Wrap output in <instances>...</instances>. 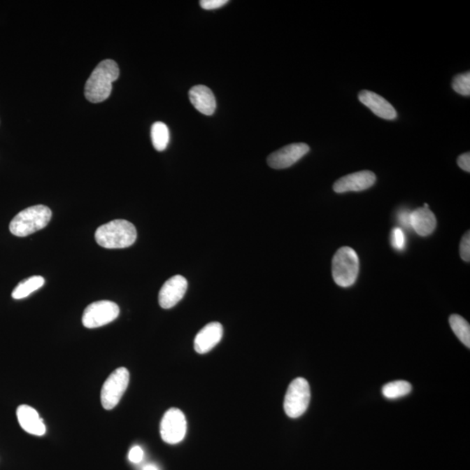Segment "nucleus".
I'll use <instances>...</instances> for the list:
<instances>
[{
    "mask_svg": "<svg viewBox=\"0 0 470 470\" xmlns=\"http://www.w3.org/2000/svg\"><path fill=\"white\" fill-rule=\"evenodd\" d=\"M120 76L119 66L112 59H105L99 64L85 87V96L88 101L101 103L111 95L113 83Z\"/></svg>",
    "mask_w": 470,
    "mask_h": 470,
    "instance_id": "obj_1",
    "label": "nucleus"
},
{
    "mask_svg": "<svg viewBox=\"0 0 470 470\" xmlns=\"http://www.w3.org/2000/svg\"><path fill=\"white\" fill-rule=\"evenodd\" d=\"M137 230L126 220H115L96 230L95 240L102 248L119 249L131 247L136 241Z\"/></svg>",
    "mask_w": 470,
    "mask_h": 470,
    "instance_id": "obj_2",
    "label": "nucleus"
},
{
    "mask_svg": "<svg viewBox=\"0 0 470 470\" xmlns=\"http://www.w3.org/2000/svg\"><path fill=\"white\" fill-rule=\"evenodd\" d=\"M51 209L44 205L29 206L17 213L10 223V232L17 237H26L48 225Z\"/></svg>",
    "mask_w": 470,
    "mask_h": 470,
    "instance_id": "obj_3",
    "label": "nucleus"
},
{
    "mask_svg": "<svg viewBox=\"0 0 470 470\" xmlns=\"http://www.w3.org/2000/svg\"><path fill=\"white\" fill-rule=\"evenodd\" d=\"M359 262L354 249L343 247L338 249L332 261V276L338 286H352L357 279Z\"/></svg>",
    "mask_w": 470,
    "mask_h": 470,
    "instance_id": "obj_4",
    "label": "nucleus"
},
{
    "mask_svg": "<svg viewBox=\"0 0 470 470\" xmlns=\"http://www.w3.org/2000/svg\"><path fill=\"white\" fill-rule=\"evenodd\" d=\"M311 392L308 380L299 377L288 386L284 400V411L290 418H298L304 414L311 402Z\"/></svg>",
    "mask_w": 470,
    "mask_h": 470,
    "instance_id": "obj_5",
    "label": "nucleus"
},
{
    "mask_svg": "<svg viewBox=\"0 0 470 470\" xmlns=\"http://www.w3.org/2000/svg\"><path fill=\"white\" fill-rule=\"evenodd\" d=\"M129 380L130 373L126 368L117 369L108 376L101 389V401L103 408L106 411H111L119 404Z\"/></svg>",
    "mask_w": 470,
    "mask_h": 470,
    "instance_id": "obj_6",
    "label": "nucleus"
},
{
    "mask_svg": "<svg viewBox=\"0 0 470 470\" xmlns=\"http://www.w3.org/2000/svg\"><path fill=\"white\" fill-rule=\"evenodd\" d=\"M120 315V308L115 302L99 301L85 309L82 323L87 329H97L113 322Z\"/></svg>",
    "mask_w": 470,
    "mask_h": 470,
    "instance_id": "obj_7",
    "label": "nucleus"
},
{
    "mask_svg": "<svg viewBox=\"0 0 470 470\" xmlns=\"http://www.w3.org/2000/svg\"><path fill=\"white\" fill-rule=\"evenodd\" d=\"M187 420L179 408H170L163 415L160 422V436L169 444L180 443L187 434Z\"/></svg>",
    "mask_w": 470,
    "mask_h": 470,
    "instance_id": "obj_8",
    "label": "nucleus"
},
{
    "mask_svg": "<svg viewBox=\"0 0 470 470\" xmlns=\"http://www.w3.org/2000/svg\"><path fill=\"white\" fill-rule=\"evenodd\" d=\"M311 151L305 143H294L279 149L268 158V164L273 169H287L297 163Z\"/></svg>",
    "mask_w": 470,
    "mask_h": 470,
    "instance_id": "obj_9",
    "label": "nucleus"
},
{
    "mask_svg": "<svg viewBox=\"0 0 470 470\" xmlns=\"http://www.w3.org/2000/svg\"><path fill=\"white\" fill-rule=\"evenodd\" d=\"M376 181V174L371 171H359V172L340 178L334 184L333 190L337 194H344L348 193V192H361L373 187Z\"/></svg>",
    "mask_w": 470,
    "mask_h": 470,
    "instance_id": "obj_10",
    "label": "nucleus"
},
{
    "mask_svg": "<svg viewBox=\"0 0 470 470\" xmlns=\"http://www.w3.org/2000/svg\"><path fill=\"white\" fill-rule=\"evenodd\" d=\"M187 280L183 276H174L164 283L159 293V304L165 309L172 308L183 300L187 290Z\"/></svg>",
    "mask_w": 470,
    "mask_h": 470,
    "instance_id": "obj_11",
    "label": "nucleus"
},
{
    "mask_svg": "<svg viewBox=\"0 0 470 470\" xmlns=\"http://www.w3.org/2000/svg\"><path fill=\"white\" fill-rule=\"evenodd\" d=\"M359 101L369 108L376 116L384 120H395L397 118V110L387 99L376 92L364 90L359 92Z\"/></svg>",
    "mask_w": 470,
    "mask_h": 470,
    "instance_id": "obj_12",
    "label": "nucleus"
},
{
    "mask_svg": "<svg viewBox=\"0 0 470 470\" xmlns=\"http://www.w3.org/2000/svg\"><path fill=\"white\" fill-rule=\"evenodd\" d=\"M223 327L219 322L206 324L194 339V350L198 354H206L222 341Z\"/></svg>",
    "mask_w": 470,
    "mask_h": 470,
    "instance_id": "obj_13",
    "label": "nucleus"
},
{
    "mask_svg": "<svg viewBox=\"0 0 470 470\" xmlns=\"http://www.w3.org/2000/svg\"><path fill=\"white\" fill-rule=\"evenodd\" d=\"M17 421L21 428L33 436H42L46 432L44 422L36 409L28 405H20L17 408Z\"/></svg>",
    "mask_w": 470,
    "mask_h": 470,
    "instance_id": "obj_14",
    "label": "nucleus"
},
{
    "mask_svg": "<svg viewBox=\"0 0 470 470\" xmlns=\"http://www.w3.org/2000/svg\"><path fill=\"white\" fill-rule=\"evenodd\" d=\"M190 99L192 105L199 113L205 115H213L216 109V99L211 89L206 85H195L190 91Z\"/></svg>",
    "mask_w": 470,
    "mask_h": 470,
    "instance_id": "obj_15",
    "label": "nucleus"
},
{
    "mask_svg": "<svg viewBox=\"0 0 470 470\" xmlns=\"http://www.w3.org/2000/svg\"><path fill=\"white\" fill-rule=\"evenodd\" d=\"M436 227V216L429 208H421L411 212V229L420 236H428Z\"/></svg>",
    "mask_w": 470,
    "mask_h": 470,
    "instance_id": "obj_16",
    "label": "nucleus"
},
{
    "mask_svg": "<svg viewBox=\"0 0 470 470\" xmlns=\"http://www.w3.org/2000/svg\"><path fill=\"white\" fill-rule=\"evenodd\" d=\"M45 279L42 276H31L28 279L21 281L17 286L14 288L12 297L15 300L27 298L34 292L44 286Z\"/></svg>",
    "mask_w": 470,
    "mask_h": 470,
    "instance_id": "obj_17",
    "label": "nucleus"
},
{
    "mask_svg": "<svg viewBox=\"0 0 470 470\" xmlns=\"http://www.w3.org/2000/svg\"><path fill=\"white\" fill-rule=\"evenodd\" d=\"M151 138L152 145L157 151L166 150L169 144L170 133L169 127L163 122H155L151 128Z\"/></svg>",
    "mask_w": 470,
    "mask_h": 470,
    "instance_id": "obj_18",
    "label": "nucleus"
},
{
    "mask_svg": "<svg viewBox=\"0 0 470 470\" xmlns=\"http://www.w3.org/2000/svg\"><path fill=\"white\" fill-rule=\"evenodd\" d=\"M450 324L455 336H457L458 339L460 340L466 347L469 348L470 326L467 320L460 315H452L450 317Z\"/></svg>",
    "mask_w": 470,
    "mask_h": 470,
    "instance_id": "obj_19",
    "label": "nucleus"
},
{
    "mask_svg": "<svg viewBox=\"0 0 470 470\" xmlns=\"http://www.w3.org/2000/svg\"><path fill=\"white\" fill-rule=\"evenodd\" d=\"M411 384L406 382V380H395V382L387 383L383 387V397L390 399V400L404 397L411 393Z\"/></svg>",
    "mask_w": 470,
    "mask_h": 470,
    "instance_id": "obj_20",
    "label": "nucleus"
},
{
    "mask_svg": "<svg viewBox=\"0 0 470 470\" xmlns=\"http://www.w3.org/2000/svg\"><path fill=\"white\" fill-rule=\"evenodd\" d=\"M452 87L458 94L462 96L470 95V73L457 74L452 81Z\"/></svg>",
    "mask_w": 470,
    "mask_h": 470,
    "instance_id": "obj_21",
    "label": "nucleus"
},
{
    "mask_svg": "<svg viewBox=\"0 0 470 470\" xmlns=\"http://www.w3.org/2000/svg\"><path fill=\"white\" fill-rule=\"evenodd\" d=\"M391 245L398 251H402L406 245V237L400 227H394L391 232Z\"/></svg>",
    "mask_w": 470,
    "mask_h": 470,
    "instance_id": "obj_22",
    "label": "nucleus"
},
{
    "mask_svg": "<svg viewBox=\"0 0 470 470\" xmlns=\"http://www.w3.org/2000/svg\"><path fill=\"white\" fill-rule=\"evenodd\" d=\"M460 255L464 262L470 261V235L469 231L462 237L460 245Z\"/></svg>",
    "mask_w": 470,
    "mask_h": 470,
    "instance_id": "obj_23",
    "label": "nucleus"
},
{
    "mask_svg": "<svg viewBox=\"0 0 470 470\" xmlns=\"http://www.w3.org/2000/svg\"><path fill=\"white\" fill-rule=\"evenodd\" d=\"M227 2H229L227 0H201L199 3L203 9L215 10L227 5Z\"/></svg>",
    "mask_w": 470,
    "mask_h": 470,
    "instance_id": "obj_24",
    "label": "nucleus"
},
{
    "mask_svg": "<svg viewBox=\"0 0 470 470\" xmlns=\"http://www.w3.org/2000/svg\"><path fill=\"white\" fill-rule=\"evenodd\" d=\"M144 451L141 447L134 446L131 448L129 454H128V459L133 464H140L143 460Z\"/></svg>",
    "mask_w": 470,
    "mask_h": 470,
    "instance_id": "obj_25",
    "label": "nucleus"
},
{
    "mask_svg": "<svg viewBox=\"0 0 470 470\" xmlns=\"http://www.w3.org/2000/svg\"><path fill=\"white\" fill-rule=\"evenodd\" d=\"M398 222L406 229H411V211L408 209H402L398 213Z\"/></svg>",
    "mask_w": 470,
    "mask_h": 470,
    "instance_id": "obj_26",
    "label": "nucleus"
},
{
    "mask_svg": "<svg viewBox=\"0 0 470 470\" xmlns=\"http://www.w3.org/2000/svg\"><path fill=\"white\" fill-rule=\"evenodd\" d=\"M457 165L466 172H470V154L469 152L458 157Z\"/></svg>",
    "mask_w": 470,
    "mask_h": 470,
    "instance_id": "obj_27",
    "label": "nucleus"
},
{
    "mask_svg": "<svg viewBox=\"0 0 470 470\" xmlns=\"http://www.w3.org/2000/svg\"><path fill=\"white\" fill-rule=\"evenodd\" d=\"M143 470H159V469L154 464H148L145 466Z\"/></svg>",
    "mask_w": 470,
    "mask_h": 470,
    "instance_id": "obj_28",
    "label": "nucleus"
}]
</instances>
